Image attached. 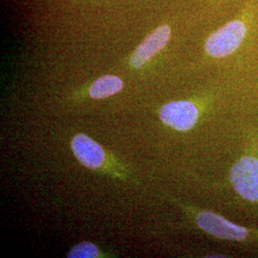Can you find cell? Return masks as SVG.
<instances>
[{"instance_id": "277c9868", "label": "cell", "mask_w": 258, "mask_h": 258, "mask_svg": "<svg viewBox=\"0 0 258 258\" xmlns=\"http://www.w3.org/2000/svg\"><path fill=\"white\" fill-rule=\"evenodd\" d=\"M160 118L168 126L178 131L189 130L198 119V110L190 102H169L162 107Z\"/></svg>"}, {"instance_id": "7a4b0ae2", "label": "cell", "mask_w": 258, "mask_h": 258, "mask_svg": "<svg viewBox=\"0 0 258 258\" xmlns=\"http://www.w3.org/2000/svg\"><path fill=\"white\" fill-rule=\"evenodd\" d=\"M231 182L233 188L243 198L258 201V160L253 157H243L231 170Z\"/></svg>"}, {"instance_id": "6da1fadb", "label": "cell", "mask_w": 258, "mask_h": 258, "mask_svg": "<svg viewBox=\"0 0 258 258\" xmlns=\"http://www.w3.org/2000/svg\"><path fill=\"white\" fill-rule=\"evenodd\" d=\"M247 29L240 20H234L211 35L206 42L207 53L214 57H224L231 55L246 36Z\"/></svg>"}, {"instance_id": "ba28073f", "label": "cell", "mask_w": 258, "mask_h": 258, "mask_svg": "<svg viewBox=\"0 0 258 258\" xmlns=\"http://www.w3.org/2000/svg\"><path fill=\"white\" fill-rule=\"evenodd\" d=\"M99 255V249L92 243L83 242L70 250L67 257L94 258Z\"/></svg>"}, {"instance_id": "52a82bcc", "label": "cell", "mask_w": 258, "mask_h": 258, "mask_svg": "<svg viewBox=\"0 0 258 258\" xmlns=\"http://www.w3.org/2000/svg\"><path fill=\"white\" fill-rule=\"evenodd\" d=\"M122 85L120 78L106 75L93 83L89 89V95L93 99H103L120 91Z\"/></svg>"}, {"instance_id": "5b68a950", "label": "cell", "mask_w": 258, "mask_h": 258, "mask_svg": "<svg viewBox=\"0 0 258 258\" xmlns=\"http://www.w3.org/2000/svg\"><path fill=\"white\" fill-rule=\"evenodd\" d=\"M171 30L167 25H162L153 31L147 38L137 47L131 55L130 63L134 68H140L156 55L169 40Z\"/></svg>"}, {"instance_id": "8992f818", "label": "cell", "mask_w": 258, "mask_h": 258, "mask_svg": "<svg viewBox=\"0 0 258 258\" xmlns=\"http://www.w3.org/2000/svg\"><path fill=\"white\" fill-rule=\"evenodd\" d=\"M71 147L75 155L83 166L96 169L102 166L104 161V151L92 139L84 134L75 136Z\"/></svg>"}, {"instance_id": "3957f363", "label": "cell", "mask_w": 258, "mask_h": 258, "mask_svg": "<svg viewBox=\"0 0 258 258\" xmlns=\"http://www.w3.org/2000/svg\"><path fill=\"white\" fill-rule=\"evenodd\" d=\"M196 221L204 231L221 239L240 241L245 239L248 235L247 229L228 221L213 212H202L198 213Z\"/></svg>"}]
</instances>
